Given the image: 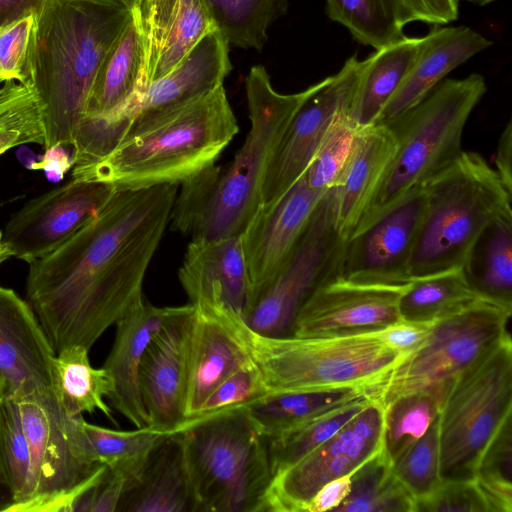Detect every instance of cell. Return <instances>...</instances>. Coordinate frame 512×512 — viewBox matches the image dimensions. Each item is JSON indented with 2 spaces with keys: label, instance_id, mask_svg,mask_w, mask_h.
Instances as JSON below:
<instances>
[{
  "label": "cell",
  "instance_id": "33",
  "mask_svg": "<svg viewBox=\"0 0 512 512\" xmlns=\"http://www.w3.org/2000/svg\"><path fill=\"white\" fill-rule=\"evenodd\" d=\"M326 12L355 40L376 50L401 40L404 26L418 21L408 0H326Z\"/></svg>",
  "mask_w": 512,
  "mask_h": 512
},
{
  "label": "cell",
  "instance_id": "21",
  "mask_svg": "<svg viewBox=\"0 0 512 512\" xmlns=\"http://www.w3.org/2000/svg\"><path fill=\"white\" fill-rule=\"evenodd\" d=\"M56 353L27 300L0 286V374L6 396L20 399L53 390Z\"/></svg>",
  "mask_w": 512,
  "mask_h": 512
},
{
  "label": "cell",
  "instance_id": "42",
  "mask_svg": "<svg viewBox=\"0 0 512 512\" xmlns=\"http://www.w3.org/2000/svg\"><path fill=\"white\" fill-rule=\"evenodd\" d=\"M0 460L11 503L15 509L28 497L30 452L17 405L13 399H0Z\"/></svg>",
  "mask_w": 512,
  "mask_h": 512
},
{
  "label": "cell",
  "instance_id": "31",
  "mask_svg": "<svg viewBox=\"0 0 512 512\" xmlns=\"http://www.w3.org/2000/svg\"><path fill=\"white\" fill-rule=\"evenodd\" d=\"M52 380L55 395L67 415L79 417L100 411L116 423L104 400L113 393V379L104 367L91 365L89 349L73 345L57 353L52 363Z\"/></svg>",
  "mask_w": 512,
  "mask_h": 512
},
{
  "label": "cell",
  "instance_id": "13",
  "mask_svg": "<svg viewBox=\"0 0 512 512\" xmlns=\"http://www.w3.org/2000/svg\"><path fill=\"white\" fill-rule=\"evenodd\" d=\"M383 408L374 398L328 440L272 477L262 512H304L326 483L352 474L382 450Z\"/></svg>",
  "mask_w": 512,
  "mask_h": 512
},
{
  "label": "cell",
  "instance_id": "25",
  "mask_svg": "<svg viewBox=\"0 0 512 512\" xmlns=\"http://www.w3.org/2000/svg\"><path fill=\"white\" fill-rule=\"evenodd\" d=\"M396 153V140L387 125L361 128L349 157L332 189L336 229L347 240L355 231Z\"/></svg>",
  "mask_w": 512,
  "mask_h": 512
},
{
  "label": "cell",
  "instance_id": "52",
  "mask_svg": "<svg viewBox=\"0 0 512 512\" xmlns=\"http://www.w3.org/2000/svg\"><path fill=\"white\" fill-rule=\"evenodd\" d=\"M418 21L434 25L448 24L458 17V0H408Z\"/></svg>",
  "mask_w": 512,
  "mask_h": 512
},
{
  "label": "cell",
  "instance_id": "6",
  "mask_svg": "<svg viewBox=\"0 0 512 512\" xmlns=\"http://www.w3.org/2000/svg\"><path fill=\"white\" fill-rule=\"evenodd\" d=\"M177 432L194 512H262L273 477L268 440L247 406L185 422Z\"/></svg>",
  "mask_w": 512,
  "mask_h": 512
},
{
  "label": "cell",
  "instance_id": "1",
  "mask_svg": "<svg viewBox=\"0 0 512 512\" xmlns=\"http://www.w3.org/2000/svg\"><path fill=\"white\" fill-rule=\"evenodd\" d=\"M177 185L116 190L67 241L29 264L26 295L55 353L90 350L143 299Z\"/></svg>",
  "mask_w": 512,
  "mask_h": 512
},
{
  "label": "cell",
  "instance_id": "24",
  "mask_svg": "<svg viewBox=\"0 0 512 512\" xmlns=\"http://www.w3.org/2000/svg\"><path fill=\"white\" fill-rule=\"evenodd\" d=\"M147 87L143 31L131 9V18L98 70L84 118L107 121L123 133Z\"/></svg>",
  "mask_w": 512,
  "mask_h": 512
},
{
  "label": "cell",
  "instance_id": "2",
  "mask_svg": "<svg viewBox=\"0 0 512 512\" xmlns=\"http://www.w3.org/2000/svg\"><path fill=\"white\" fill-rule=\"evenodd\" d=\"M318 83L294 94L277 92L262 65L245 79L250 129L234 159L223 170L215 164L181 184L170 222L191 240L240 236L261 206L270 159L292 118Z\"/></svg>",
  "mask_w": 512,
  "mask_h": 512
},
{
  "label": "cell",
  "instance_id": "8",
  "mask_svg": "<svg viewBox=\"0 0 512 512\" xmlns=\"http://www.w3.org/2000/svg\"><path fill=\"white\" fill-rule=\"evenodd\" d=\"M423 189L426 210L410 264L412 279L460 268L481 231L512 214V195L477 152L462 151Z\"/></svg>",
  "mask_w": 512,
  "mask_h": 512
},
{
  "label": "cell",
  "instance_id": "57",
  "mask_svg": "<svg viewBox=\"0 0 512 512\" xmlns=\"http://www.w3.org/2000/svg\"><path fill=\"white\" fill-rule=\"evenodd\" d=\"M10 503L11 498L6 485V480L0 460V511H6Z\"/></svg>",
  "mask_w": 512,
  "mask_h": 512
},
{
  "label": "cell",
  "instance_id": "14",
  "mask_svg": "<svg viewBox=\"0 0 512 512\" xmlns=\"http://www.w3.org/2000/svg\"><path fill=\"white\" fill-rule=\"evenodd\" d=\"M425 210L424 189L417 188L354 232L344 242L340 278L365 285L407 286Z\"/></svg>",
  "mask_w": 512,
  "mask_h": 512
},
{
  "label": "cell",
  "instance_id": "26",
  "mask_svg": "<svg viewBox=\"0 0 512 512\" xmlns=\"http://www.w3.org/2000/svg\"><path fill=\"white\" fill-rule=\"evenodd\" d=\"M491 45L489 39L467 26L433 29L422 37L410 69L374 124L385 125L418 104L452 70Z\"/></svg>",
  "mask_w": 512,
  "mask_h": 512
},
{
  "label": "cell",
  "instance_id": "38",
  "mask_svg": "<svg viewBox=\"0 0 512 512\" xmlns=\"http://www.w3.org/2000/svg\"><path fill=\"white\" fill-rule=\"evenodd\" d=\"M229 45L260 51L271 24L284 15L288 0H202Z\"/></svg>",
  "mask_w": 512,
  "mask_h": 512
},
{
  "label": "cell",
  "instance_id": "3",
  "mask_svg": "<svg viewBox=\"0 0 512 512\" xmlns=\"http://www.w3.org/2000/svg\"><path fill=\"white\" fill-rule=\"evenodd\" d=\"M118 0H49L37 18L32 89L42 110L44 149L72 147L98 70L129 19Z\"/></svg>",
  "mask_w": 512,
  "mask_h": 512
},
{
  "label": "cell",
  "instance_id": "17",
  "mask_svg": "<svg viewBox=\"0 0 512 512\" xmlns=\"http://www.w3.org/2000/svg\"><path fill=\"white\" fill-rule=\"evenodd\" d=\"M325 193L311 189L303 175L277 201L259 207L240 235L250 279L247 305L287 264Z\"/></svg>",
  "mask_w": 512,
  "mask_h": 512
},
{
  "label": "cell",
  "instance_id": "50",
  "mask_svg": "<svg viewBox=\"0 0 512 512\" xmlns=\"http://www.w3.org/2000/svg\"><path fill=\"white\" fill-rule=\"evenodd\" d=\"M432 325L400 320L377 334L386 345L405 357L423 344Z\"/></svg>",
  "mask_w": 512,
  "mask_h": 512
},
{
  "label": "cell",
  "instance_id": "10",
  "mask_svg": "<svg viewBox=\"0 0 512 512\" xmlns=\"http://www.w3.org/2000/svg\"><path fill=\"white\" fill-rule=\"evenodd\" d=\"M13 400L30 452L28 497L15 511H69L72 491L101 465L86 436L85 419L67 415L54 390Z\"/></svg>",
  "mask_w": 512,
  "mask_h": 512
},
{
  "label": "cell",
  "instance_id": "22",
  "mask_svg": "<svg viewBox=\"0 0 512 512\" xmlns=\"http://www.w3.org/2000/svg\"><path fill=\"white\" fill-rule=\"evenodd\" d=\"M178 277L193 307L230 311L242 317L250 279L241 236L191 240Z\"/></svg>",
  "mask_w": 512,
  "mask_h": 512
},
{
  "label": "cell",
  "instance_id": "56",
  "mask_svg": "<svg viewBox=\"0 0 512 512\" xmlns=\"http://www.w3.org/2000/svg\"><path fill=\"white\" fill-rule=\"evenodd\" d=\"M18 160L29 170H33L38 156L25 144L20 145V148L16 151Z\"/></svg>",
  "mask_w": 512,
  "mask_h": 512
},
{
  "label": "cell",
  "instance_id": "59",
  "mask_svg": "<svg viewBox=\"0 0 512 512\" xmlns=\"http://www.w3.org/2000/svg\"><path fill=\"white\" fill-rule=\"evenodd\" d=\"M5 396H6L5 384H4L3 378L0 374V399L4 398Z\"/></svg>",
  "mask_w": 512,
  "mask_h": 512
},
{
  "label": "cell",
  "instance_id": "48",
  "mask_svg": "<svg viewBox=\"0 0 512 512\" xmlns=\"http://www.w3.org/2000/svg\"><path fill=\"white\" fill-rule=\"evenodd\" d=\"M414 512H492L474 480H442L427 497L414 503Z\"/></svg>",
  "mask_w": 512,
  "mask_h": 512
},
{
  "label": "cell",
  "instance_id": "28",
  "mask_svg": "<svg viewBox=\"0 0 512 512\" xmlns=\"http://www.w3.org/2000/svg\"><path fill=\"white\" fill-rule=\"evenodd\" d=\"M120 512H194V500L180 432L168 434L123 494Z\"/></svg>",
  "mask_w": 512,
  "mask_h": 512
},
{
  "label": "cell",
  "instance_id": "47",
  "mask_svg": "<svg viewBox=\"0 0 512 512\" xmlns=\"http://www.w3.org/2000/svg\"><path fill=\"white\" fill-rule=\"evenodd\" d=\"M266 395H268V390L262 375L251 361L223 380L205 399L199 411L188 417L184 423L212 416L229 409L248 406Z\"/></svg>",
  "mask_w": 512,
  "mask_h": 512
},
{
  "label": "cell",
  "instance_id": "35",
  "mask_svg": "<svg viewBox=\"0 0 512 512\" xmlns=\"http://www.w3.org/2000/svg\"><path fill=\"white\" fill-rule=\"evenodd\" d=\"M447 383L399 395L382 406V451L391 463L428 430Z\"/></svg>",
  "mask_w": 512,
  "mask_h": 512
},
{
  "label": "cell",
  "instance_id": "16",
  "mask_svg": "<svg viewBox=\"0 0 512 512\" xmlns=\"http://www.w3.org/2000/svg\"><path fill=\"white\" fill-rule=\"evenodd\" d=\"M104 182L72 179L29 200L7 222L2 240L11 257L30 263L67 241L111 198Z\"/></svg>",
  "mask_w": 512,
  "mask_h": 512
},
{
  "label": "cell",
  "instance_id": "55",
  "mask_svg": "<svg viewBox=\"0 0 512 512\" xmlns=\"http://www.w3.org/2000/svg\"><path fill=\"white\" fill-rule=\"evenodd\" d=\"M49 0H0V28L33 15L39 17Z\"/></svg>",
  "mask_w": 512,
  "mask_h": 512
},
{
  "label": "cell",
  "instance_id": "34",
  "mask_svg": "<svg viewBox=\"0 0 512 512\" xmlns=\"http://www.w3.org/2000/svg\"><path fill=\"white\" fill-rule=\"evenodd\" d=\"M480 300L458 268L412 279L400 294L398 310L401 320L433 324Z\"/></svg>",
  "mask_w": 512,
  "mask_h": 512
},
{
  "label": "cell",
  "instance_id": "61",
  "mask_svg": "<svg viewBox=\"0 0 512 512\" xmlns=\"http://www.w3.org/2000/svg\"><path fill=\"white\" fill-rule=\"evenodd\" d=\"M458 1H460V0H458ZM466 1L473 2V3H476L478 5H482L483 6V5L489 4L491 2H494L496 0H466Z\"/></svg>",
  "mask_w": 512,
  "mask_h": 512
},
{
  "label": "cell",
  "instance_id": "9",
  "mask_svg": "<svg viewBox=\"0 0 512 512\" xmlns=\"http://www.w3.org/2000/svg\"><path fill=\"white\" fill-rule=\"evenodd\" d=\"M511 414L508 337L446 385L438 413L441 479L474 480L483 451Z\"/></svg>",
  "mask_w": 512,
  "mask_h": 512
},
{
  "label": "cell",
  "instance_id": "32",
  "mask_svg": "<svg viewBox=\"0 0 512 512\" xmlns=\"http://www.w3.org/2000/svg\"><path fill=\"white\" fill-rule=\"evenodd\" d=\"M373 397L371 390L337 389L269 394L247 410L261 432L272 437L350 402Z\"/></svg>",
  "mask_w": 512,
  "mask_h": 512
},
{
  "label": "cell",
  "instance_id": "39",
  "mask_svg": "<svg viewBox=\"0 0 512 512\" xmlns=\"http://www.w3.org/2000/svg\"><path fill=\"white\" fill-rule=\"evenodd\" d=\"M84 430L97 461L120 473L126 488L138 479L154 449L168 435L150 426L121 431L86 421Z\"/></svg>",
  "mask_w": 512,
  "mask_h": 512
},
{
  "label": "cell",
  "instance_id": "30",
  "mask_svg": "<svg viewBox=\"0 0 512 512\" xmlns=\"http://www.w3.org/2000/svg\"><path fill=\"white\" fill-rule=\"evenodd\" d=\"M422 37L404 36L366 58L348 115L360 127L373 125L410 69Z\"/></svg>",
  "mask_w": 512,
  "mask_h": 512
},
{
  "label": "cell",
  "instance_id": "44",
  "mask_svg": "<svg viewBox=\"0 0 512 512\" xmlns=\"http://www.w3.org/2000/svg\"><path fill=\"white\" fill-rule=\"evenodd\" d=\"M392 469L414 503L429 496L438 487L442 481L438 415L425 434L396 458Z\"/></svg>",
  "mask_w": 512,
  "mask_h": 512
},
{
  "label": "cell",
  "instance_id": "40",
  "mask_svg": "<svg viewBox=\"0 0 512 512\" xmlns=\"http://www.w3.org/2000/svg\"><path fill=\"white\" fill-rule=\"evenodd\" d=\"M372 399L369 396L350 402L267 438L272 476L332 437Z\"/></svg>",
  "mask_w": 512,
  "mask_h": 512
},
{
  "label": "cell",
  "instance_id": "29",
  "mask_svg": "<svg viewBox=\"0 0 512 512\" xmlns=\"http://www.w3.org/2000/svg\"><path fill=\"white\" fill-rule=\"evenodd\" d=\"M460 268L481 299L512 310V214L481 231Z\"/></svg>",
  "mask_w": 512,
  "mask_h": 512
},
{
  "label": "cell",
  "instance_id": "46",
  "mask_svg": "<svg viewBox=\"0 0 512 512\" xmlns=\"http://www.w3.org/2000/svg\"><path fill=\"white\" fill-rule=\"evenodd\" d=\"M37 17L30 15L0 28V80L32 88Z\"/></svg>",
  "mask_w": 512,
  "mask_h": 512
},
{
  "label": "cell",
  "instance_id": "49",
  "mask_svg": "<svg viewBox=\"0 0 512 512\" xmlns=\"http://www.w3.org/2000/svg\"><path fill=\"white\" fill-rule=\"evenodd\" d=\"M125 488L126 480L124 477L106 467L99 481L82 496L76 511H118Z\"/></svg>",
  "mask_w": 512,
  "mask_h": 512
},
{
  "label": "cell",
  "instance_id": "43",
  "mask_svg": "<svg viewBox=\"0 0 512 512\" xmlns=\"http://www.w3.org/2000/svg\"><path fill=\"white\" fill-rule=\"evenodd\" d=\"M474 481L492 512H512V414L502 423L483 451Z\"/></svg>",
  "mask_w": 512,
  "mask_h": 512
},
{
  "label": "cell",
  "instance_id": "12",
  "mask_svg": "<svg viewBox=\"0 0 512 512\" xmlns=\"http://www.w3.org/2000/svg\"><path fill=\"white\" fill-rule=\"evenodd\" d=\"M344 242L335 226L330 189L320 200L287 264L246 306L244 323L264 336L292 335L295 319L309 297L322 285L340 278Z\"/></svg>",
  "mask_w": 512,
  "mask_h": 512
},
{
  "label": "cell",
  "instance_id": "7",
  "mask_svg": "<svg viewBox=\"0 0 512 512\" xmlns=\"http://www.w3.org/2000/svg\"><path fill=\"white\" fill-rule=\"evenodd\" d=\"M486 90L485 79L476 73L444 80L418 104L385 124L395 137L396 153L354 232L423 187L460 156L465 125Z\"/></svg>",
  "mask_w": 512,
  "mask_h": 512
},
{
  "label": "cell",
  "instance_id": "15",
  "mask_svg": "<svg viewBox=\"0 0 512 512\" xmlns=\"http://www.w3.org/2000/svg\"><path fill=\"white\" fill-rule=\"evenodd\" d=\"M363 64L355 55L348 58L296 112L268 164L261 206L277 201L305 174L332 120L348 111Z\"/></svg>",
  "mask_w": 512,
  "mask_h": 512
},
{
  "label": "cell",
  "instance_id": "37",
  "mask_svg": "<svg viewBox=\"0 0 512 512\" xmlns=\"http://www.w3.org/2000/svg\"><path fill=\"white\" fill-rule=\"evenodd\" d=\"M333 511L414 512V499L381 450L351 474L350 491Z\"/></svg>",
  "mask_w": 512,
  "mask_h": 512
},
{
  "label": "cell",
  "instance_id": "27",
  "mask_svg": "<svg viewBox=\"0 0 512 512\" xmlns=\"http://www.w3.org/2000/svg\"><path fill=\"white\" fill-rule=\"evenodd\" d=\"M176 307H156L142 299L115 325L113 346L103 365L114 383L109 400L136 428L149 426L139 387L141 360Z\"/></svg>",
  "mask_w": 512,
  "mask_h": 512
},
{
  "label": "cell",
  "instance_id": "53",
  "mask_svg": "<svg viewBox=\"0 0 512 512\" xmlns=\"http://www.w3.org/2000/svg\"><path fill=\"white\" fill-rule=\"evenodd\" d=\"M65 147L62 144H56L46 148L44 154L38 156L33 170L44 171L50 182H60L74 166L73 153Z\"/></svg>",
  "mask_w": 512,
  "mask_h": 512
},
{
  "label": "cell",
  "instance_id": "20",
  "mask_svg": "<svg viewBox=\"0 0 512 512\" xmlns=\"http://www.w3.org/2000/svg\"><path fill=\"white\" fill-rule=\"evenodd\" d=\"M231 69L228 42L217 29L208 32L171 71L149 84L122 139L209 94Z\"/></svg>",
  "mask_w": 512,
  "mask_h": 512
},
{
  "label": "cell",
  "instance_id": "62",
  "mask_svg": "<svg viewBox=\"0 0 512 512\" xmlns=\"http://www.w3.org/2000/svg\"><path fill=\"white\" fill-rule=\"evenodd\" d=\"M2 84L1 80H0V85Z\"/></svg>",
  "mask_w": 512,
  "mask_h": 512
},
{
  "label": "cell",
  "instance_id": "60",
  "mask_svg": "<svg viewBox=\"0 0 512 512\" xmlns=\"http://www.w3.org/2000/svg\"><path fill=\"white\" fill-rule=\"evenodd\" d=\"M120 1L121 3H123L124 5H126L128 8H132L133 6H135L138 2V0H118Z\"/></svg>",
  "mask_w": 512,
  "mask_h": 512
},
{
  "label": "cell",
  "instance_id": "36",
  "mask_svg": "<svg viewBox=\"0 0 512 512\" xmlns=\"http://www.w3.org/2000/svg\"><path fill=\"white\" fill-rule=\"evenodd\" d=\"M217 29L202 0H180L177 12L146 49L148 86L171 71L208 32Z\"/></svg>",
  "mask_w": 512,
  "mask_h": 512
},
{
  "label": "cell",
  "instance_id": "11",
  "mask_svg": "<svg viewBox=\"0 0 512 512\" xmlns=\"http://www.w3.org/2000/svg\"><path fill=\"white\" fill-rule=\"evenodd\" d=\"M512 310L480 300L433 323L428 337L376 386L382 406L409 392L446 384L511 337Z\"/></svg>",
  "mask_w": 512,
  "mask_h": 512
},
{
  "label": "cell",
  "instance_id": "58",
  "mask_svg": "<svg viewBox=\"0 0 512 512\" xmlns=\"http://www.w3.org/2000/svg\"><path fill=\"white\" fill-rule=\"evenodd\" d=\"M11 255L7 249V247L5 246V244L3 243V240H2V231L0 230V264L2 262H4L5 260H7L8 258H10Z\"/></svg>",
  "mask_w": 512,
  "mask_h": 512
},
{
  "label": "cell",
  "instance_id": "51",
  "mask_svg": "<svg viewBox=\"0 0 512 512\" xmlns=\"http://www.w3.org/2000/svg\"><path fill=\"white\" fill-rule=\"evenodd\" d=\"M351 486V474L326 483L310 499L304 512L333 511L348 495Z\"/></svg>",
  "mask_w": 512,
  "mask_h": 512
},
{
  "label": "cell",
  "instance_id": "23",
  "mask_svg": "<svg viewBox=\"0 0 512 512\" xmlns=\"http://www.w3.org/2000/svg\"><path fill=\"white\" fill-rule=\"evenodd\" d=\"M194 308L186 363L185 420L228 376L250 363L230 311Z\"/></svg>",
  "mask_w": 512,
  "mask_h": 512
},
{
  "label": "cell",
  "instance_id": "4",
  "mask_svg": "<svg viewBox=\"0 0 512 512\" xmlns=\"http://www.w3.org/2000/svg\"><path fill=\"white\" fill-rule=\"evenodd\" d=\"M239 126L223 85L122 139L100 160L72 168V179L115 190L182 184L215 164Z\"/></svg>",
  "mask_w": 512,
  "mask_h": 512
},
{
  "label": "cell",
  "instance_id": "18",
  "mask_svg": "<svg viewBox=\"0 0 512 512\" xmlns=\"http://www.w3.org/2000/svg\"><path fill=\"white\" fill-rule=\"evenodd\" d=\"M405 287L334 279L319 287L304 303L295 319L292 335L321 337L378 333L401 320L398 300Z\"/></svg>",
  "mask_w": 512,
  "mask_h": 512
},
{
  "label": "cell",
  "instance_id": "5",
  "mask_svg": "<svg viewBox=\"0 0 512 512\" xmlns=\"http://www.w3.org/2000/svg\"><path fill=\"white\" fill-rule=\"evenodd\" d=\"M233 322L268 395L348 388L373 392L404 358L377 333L270 337L251 330L240 315Z\"/></svg>",
  "mask_w": 512,
  "mask_h": 512
},
{
  "label": "cell",
  "instance_id": "41",
  "mask_svg": "<svg viewBox=\"0 0 512 512\" xmlns=\"http://www.w3.org/2000/svg\"><path fill=\"white\" fill-rule=\"evenodd\" d=\"M27 143L45 144L38 97L17 81L4 82L0 85V155Z\"/></svg>",
  "mask_w": 512,
  "mask_h": 512
},
{
  "label": "cell",
  "instance_id": "45",
  "mask_svg": "<svg viewBox=\"0 0 512 512\" xmlns=\"http://www.w3.org/2000/svg\"><path fill=\"white\" fill-rule=\"evenodd\" d=\"M360 129L347 110L335 116L304 174L311 189L327 192L335 187Z\"/></svg>",
  "mask_w": 512,
  "mask_h": 512
},
{
  "label": "cell",
  "instance_id": "19",
  "mask_svg": "<svg viewBox=\"0 0 512 512\" xmlns=\"http://www.w3.org/2000/svg\"><path fill=\"white\" fill-rule=\"evenodd\" d=\"M194 308L177 306L148 344L139 369V387L149 426L175 433L185 421L187 347Z\"/></svg>",
  "mask_w": 512,
  "mask_h": 512
},
{
  "label": "cell",
  "instance_id": "54",
  "mask_svg": "<svg viewBox=\"0 0 512 512\" xmlns=\"http://www.w3.org/2000/svg\"><path fill=\"white\" fill-rule=\"evenodd\" d=\"M494 169L501 183L512 195V122L503 129L496 148Z\"/></svg>",
  "mask_w": 512,
  "mask_h": 512
}]
</instances>
